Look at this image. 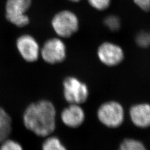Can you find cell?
Segmentation results:
<instances>
[{
    "label": "cell",
    "mask_w": 150,
    "mask_h": 150,
    "mask_svg": "<svg viewBox=\"0 0 150 150\" xmlns=\"http://www.w3.org/2000/svg\"><path fill=\"white\" fill-rule=\"evenodd\" d=\"M25 128L38 137L45 138L56 129V110L53 103L42 100L29 105L23 114Z\"/></svg>",
    "instance_id": "1"
},
{
    "label": "cell",
    "mask_w": 150,
    "mask_h": 150,
    "mask_svg": "<svg viewBox=\"0 0 150 150\" xmlns=\"http://www.w3.org/2000/svg\"><path fill=\"white\" fill-rule=\"evenodd\" d=\"M51 25L54 31L59 38H69L79 30V22L74 12L63 10L54 16Z\"/></svg>",
    "instance_id": "2"
},
{
    "label": "cell",
    "mask_w": 150,
    "mask_h": 150,
    "mask_svg": "<svg viewBox=\"0 0 150 150\" xmlns=\"http://www.w3.org/2000/svg\"><path fill=\"white\" fill-rule=\"evenodd\" d=\"M122 106L117 102L110 101L102 105L98 110L97 117L100 122L110 129L120 127L124 120Z\"/></svg>",
    "instance_id": "3"
},
{
    "label": "cell",
    "mask_w": 150,
    "mask_h": 150,
    "mask_svg": "<svg viewBox=\"0 0 150 150\" xmlns=\"http://www.w3.org/2000/svg\"><path fill=\"white\" fill-rule=\"evenodd\" d=\"M31 0H8L6 5V19L17 27H25L30 22L26 12Z\"/></svg>",
    "instance_id": "4"
},
{
    "label": "cell",
    "mask_w": 150,
    "mask_h": 150,
    "mask_svg": "<svg viewBox=\"0 0 150 150\" xmlns=\"http://www.w3.org/2000/svg\"><path fill=\"white\" fill-rule=\"evenodd\" d=\"M64 95L70 104L80 105L86 102L89 95L85 83L74 77H66L63 82Z\"/></svg>",
    "instance_id": "5"
},
{
    "label": "cell",
    "mask_w": 150,
    "mask_h": 150,
    "mask_svg": "<svg viewBox=\"0 0 150 150\" xmlns=\"http://www.w3.org/2000/svg\"><path fill=\"white\" fill-rule=\"evenodd\" d=\"M40 55L47 64H60L66 57V45L59 38H50L43 44L40 50Z\"/></svg>",
    "instance_id": "6"
},
{
    "label": "cell",
    "mask_w": 150,
    "mask_h": 150,
    "mask_svg": "<svg viewBox=\"0 0 150 150\" xmlns=\"http://www.w3.org/2000/svg\"><path fill=\"white\" fill-rule=\"evenodd\" d=\"M16 47L22 59L27 62H35L40 56V48L36 39L30 35H23L17 38Z\"/></svg>",
    "instance_id": "7"
},
{
    "label": "cell",
    "mask_w": 150,
    "mask_h": 150,
    "mask_svg": "<svg viewBox=\"0 0 150 150\" xmlns=\"http://www.w3.org/2000/svg\"><path fill=\"white\" fill-rule=\"evenodd\" d=\"M100 60L103 64L108 66H116L123 59V50L118 45L110 42L102 43L97 51Z\"/></svg>",
    "instance_id": "8"
},
{
    "label": "cell",
    "mask_w": 150,
    "mask_h": 150,
    "mask_svg": "<svg viewBox=\"0 0 150 150\" xmlns=\"http://www.w3.org/2000/svg\"><path fill=\"white\" fill-rule=\"evenodd\" d=\"M62 122L71 129H77L80 127L85 121V114L80 105L70 104L64 108L61 114Z\"/></svg>",
    "instance_id": "9"
},
{
    "label": "cell",
    "mask_w": 150,
    "mask_h": 150,
    "mask_svg": "<svg viewBox=\"0 0 150 150\" xmlns=\"http://www.w3.org/2000/svg\"><path fill=\"white\" fill-rule=\"evenodd\" d=\"M130 118L134 126L141 129L150 126V105L147 103L136 105L131 108Z\"/></svg>",
    "instance_id": "10"
},
{
    "label": "cell",
    "mask_w": 150,
    "mask_h": 150,
    "mask_svg": "<svg viewBox=\"0 0 150 150\" xmlns=\"http://www.w3.org/2000/svg\"><path fill=\"white\" fill-rule=\"evenodd\" d=\"M12 131V121L10 115L0 107V144L10 138Z\"/></svg>",
    "instance_id": "11"
},
{
    "label": "cell",
    "mask_w": 150,
    "mask_h": 150,
    "mask_svg": "<svg viewBox=\"0 0 150 150\" xmlns=\"http://www.w3.org/2000/svg\"><path fill=\"white\" fill-rule=\"evenodd\" d=\"M45 139L41 146L42 150H67L58 137L51 134Z\"/></svg>",
    "instance_id": "12"
},
{
    "label": "cell",
    "mask_w": 150,
    "mask_h": 150,
    "mask_svg": "<svg viewBox=\"0 0 150 150\" xmlns=\"http://www.w3.org/2000/svg\"><path fill=\"white\" fill-rule=\"evenodd\" d=\"M118 150H147L144 144L139 140L127 138L123 139Z\"/></svg>",
    "instance_id": "13"
},
{
    "label": "cell",
    "mask_w": 150,
    "mask_h": 150,
    "mask_svg": "<svg viewBox=\"0 0 150 150\" xmlns=\"http://www.w3.org/2000/svg\"><path fill=\"white\" fill-rule=\"evenodd\" d=\"M0 150H24V149L20 142L8 138L0 144Z\"/></svg>",
    "instance_id": "14"
},
{
    "label": "cell",
    "mask_w": 150,
    "mask_h": 150,
    "mask_svg": "<svg viewBox=\"0 0 150 150\" xmlns=\"http://www.w3.org/2000/svg\"><path fill=\"white\" fill-rule=\"evenodd\" d=\"M105 24L113 31H117L120 27V20L115 16H108L105 19Z\"/></svg>",
    "instance_id": "15"
},
{
    "label": "cell",
    "mask_w": 150,
    "mask_h": 150,
    "mask_svg": "<svg viewBox=\"0 0 150 150\" xmlns=\"http://www.w3.org/2000/svg\"><path fill=\"white\" fill-rule=\"evenodd\" d=\"M90 5L99 11H103L110 6L111 0H88Z\"/></svg>",
    "instance_id": "16"
},
{
    "label": "cell",
    "mask_w": 150,
    "mask_h": 150,
    "mask_svg": "<svg viewBox=\"0 0 150 150\" xmlns=\"http://www.w3.org/2000/svg\"><path fill=\"white\" fill-rule=\"evenodd\" d=\"M136 42L142 47H149L150 46V33L147 32L140 33L137 36Z\"/></svg>",
    "instance_id": "17"
},
{
    "label": "cell",
    "mask_w": 150,
    "mask_h": 150,
    "mask_svg": "<svg viewBox=\"0 0 150 150\" xmlns=\"http://www.w3.org/2000/svg\"><path fill=\"white\" fill-rule=\"evenodd\" d=\"M135 4L145 11L150 10V0H133Z\"/></svg>",
    "instance_id": "18"
},
{
    "label": "cell",
    "mask_w": 150,
    "mask_h": 150,
    "mask_svg": "<svg viewBox=\"0 0 150 150\" xmlns=\"http://www.w3.org/2000/svg\"><path fill=\"white\" fill-rule=\"evenodd\" d=\"M69 1H71L72 2H79L81 0H69Z\"/></svg>",
    "instance_id": "19"
}]
</instances>
